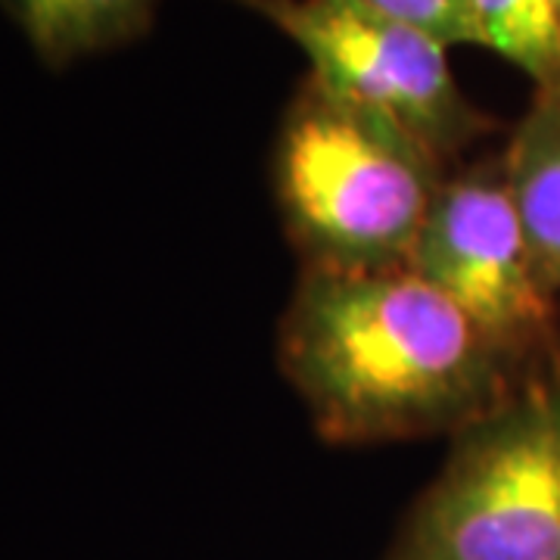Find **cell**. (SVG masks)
<instances>
[{"mask_svg":"<svg viewBox=\"0 0 560 560\" xmlns=\"http://www.w3.org/2000/svg\"><path fill=\"white\" fill-rule=\"evenodd\" d=\"M278 361L327 442L458 436L533 377L464 308L399 265L305 271Z\"/></svg>","mask_w":560,"mask_h":560,"instance_id":"obj_1","label":"cell"},{"mask_svg":"<svg viewBox=\"0 0 560 560\" xmlns=\"http://www.w3.org/2000/svg\"><path fill=\"white\" fill-rule=\"evenodd\" d=\"M448 175L423 140L312 75L283 109L275 197L305 271L408 265Z\"/></svg>","mask_w":560,"mask_h":560,"instance_id":"obj_2","label":"cell"},{"mask_svg":"<svg viewBox=\"0 0 560 560\" xmlns=\"http://www.w3.org/2000/svg\"><path fill=\"white\" fill-rule=\"evenodd\" d=\"M386 560H560V374L452 436Z\"/></svg>","mask_w":560,"mask_h":560,"instance_id":"obj_3","label":"cell"},{"mask_svg":"<svg viewBox=\"0 0 560 560\" xmlns=\"http://www.w3.org/2000/svg\"><path fill=\"white\" fill-rule=\"evenodd\" d=\"M533 377L560 374V315L541 283L501 156L452 172L408 259Z\"/></svg>","mask_w":560,"mask_h":560,"instance_id":"obj_4","label":"cell"},{"mask_svg":"<svg viewBox=\"0 0 560 560\" xmlns=\"http://www.w3.org/2000/svg\"><path fill=\"white\" fill-rule=\"evenodd\" d=\"M275 22L308 57V75L420 138L442 160H458L499 121L460 91L448 47L405 22L346 0H237Z\"/></svg>","mask_w":560,"mask_h":560,"instance_id":"obj_5","label":"cell"},{"mask_svg":"<svg viewBox=\"0 0 560 560\" xmlns=\"http://www.w3.org/2000/svg\"><path fill=\"white\" fill-rule=\"evenodd\" d=\"M504 178L541 283L560 290V84L536 88L504 153Z\"/></svg>","mask_w":560,"mask_h":560,"instance_id":"obj_6","label":"cell"},{"mask_svg":"<svg viewBox=\"0 0 560 560\" xmlns=\"http://www.w3.org/2000/svg\"><path fill=\"white\" fill-rule=\"evenodd\" d=\"M162 0H0L50 72L147 38Z\"/></svg>","mask_w":560,"mask_h":560,"instance_id":"obj_7","label":"cell"},{"mask_svg":"<svg viewBox=\"0 0 560 560\" xmlns=\"http://www.w3.org/2000/svg\"><path fill=\"white\" fill-rule=\"evenodd\" d=\"M480 47L495 50L536 81L560 84V35L548 0H470Z\"/></svg>","mask_w":560,"mask_h":560,"instance_id":"obj_8","label":"cell"},{"mask_svg":"<svg viewBox=\"0 0 560 560\" xmlns=\"http://www.w3.org/2000/svg\"><path fill=\"white\" fill-rule=\"evenodd\" d=\"M368 13L405 22L445 47L480 44L474 3L470 0H346Z\"/></svg>","mask_w":560,"mask_h":560,"instance_id":"obj_9","label":"cell"},{"mask_svg":"<svg viewBox=\"0 0 560 560\" xmlns=\"http://www.w3.org/2000/svg\"><path fill=\"white\" fill-rule=\"evenodd\" d=\"M548 7H551V16H555V25H558L560 35V0H548Z\"/></svg>","mask_w":560,"mask_h":560,"instance_id":"obj_10","label":"cell"}]
</instances>
